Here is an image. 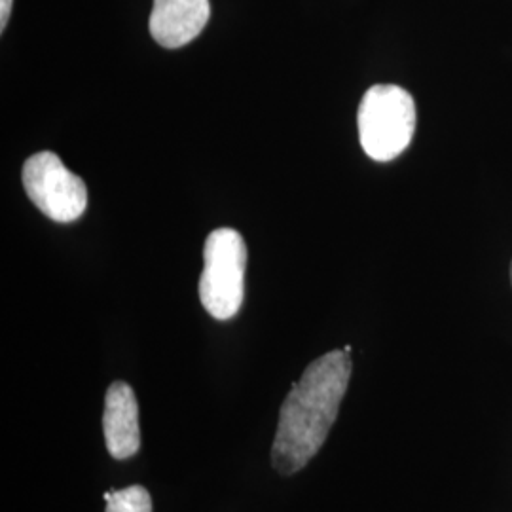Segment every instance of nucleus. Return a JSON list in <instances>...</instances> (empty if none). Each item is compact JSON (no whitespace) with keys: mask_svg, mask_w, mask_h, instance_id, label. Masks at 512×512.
<instances>
[{"mask_svg":"<svg viewBox=\"0 0 512 512\" xmlns=\"http://www.w3.org/2000/svg\"><path fill=\"white\" fill-rule=\"evenodd\" d=\"M12 2L14 0H0V31H4L8 25V19L12 14Z\"/></svg>","mask_w":512,"mask_h":512,"instance_id":"8","label":"nucleus"},{"mask_svg":"<svg viewBox=\"0 0 512 512\" xmlns=\"http://www.w3.org/2000/svg\"><path fill=\"white\" fill-rule=\"evenodd\" d=\"M357 126L366 156L376 162H391L412 143L416 103L401 86H372L359 105Z\"/></svg>","mask_w":512,"mask_h":512,"instance_id":"2","label":"nucleus"},{"mask_svg":"<svg viewBox=\"0 0 512 512\" xmlns=\"http://www.w3.org/2000/svg\"><path fill=\"white\" fill-rule=\"evenodd\" d=\"M247 245L232 228L211 232L203 245V272L200 277V300L205 311L228 321L238 315L245 298Z\"/></svg>","mask_w":512,"mask_h":512,"instance_id":"3","label":"nucleus"},{"mask_svg":"<svg viewBox=\"0 0 512 512\" xmlns=\"http://www.w3.org/2000/svg\"><path fill=\"white\" fill-rule=\"evenodd\" d=\"M209 16V0H154L148 29L160 46L177 50L202 33Z\"/></svg>","mask_w":512,"mask_h":512,"instance_id":"5","label":"nucleus"},{"mask_svg":"<svg viewBox=\"0 0 512 512\" xmlns=\"http://www.w3.org/2000/svg\"><path fill=\"white\" fill-rule=\"evenodd\" d=\"M351 368L349 353L336 349L315 359L293 385L281 406L272 446L277 473L302 471L323 448L346 397Z\"/></svg>","mask_w":512,"mask_h":512,"instance_id":"1","label":"nucleus"},{"mask_svg":"<svg viewBox=\"0 0 512 512\" xmlns=\"http://www.w3.org/2000/svg\"><path fill=\"white\" fill-rule=\"evenodd\" d=\"M29 200L55 222H74L86 213V183L69 171L54 152L33 154L21 171Z\"/></svg>","mask_w":512,"mask_h":512,"instance_id":"4","label":"nucleus"},{"mask_svg":"<svg viewBox=\"0 0 512 512\" xmlns=\"http://www.w3.org/2000/svg\"><path fill=\"white\" fill-rule=\"evenodd\" d=\"M511 283H512V262H511Z\"/></svg>","mask_w":512,"mask_h":512,"instance_id":"9","label":"nucleus"},{"mask_svg":"<svg viewBox=\"0 0 512 512\" xmlns=\"http://www.w3.org/2000/svg\"><path fill=\"white\" fill-rule=\"evenodd\" d=\"M103 431L112 458H133L139 452V403L131 385L126 382H114L105 395Z\"/></svg>","mask_w":512,"mask_h":512,"instance_id":"6","label":"nucleus"},{"mask_svg":"<svg viewBox=\"0 0 512 512\" xmlns=\"http://www.w3.org/2000/svg\"><path fill=\"white\" fill-rule=\"evenodd\" d=\"M107 512H152V497L145 486H129L124 490L107 492Z\"/></svg>","mask_w":512,"mask_h":512,"instance_id":"7","label":"nucleus"}]
</instances>
